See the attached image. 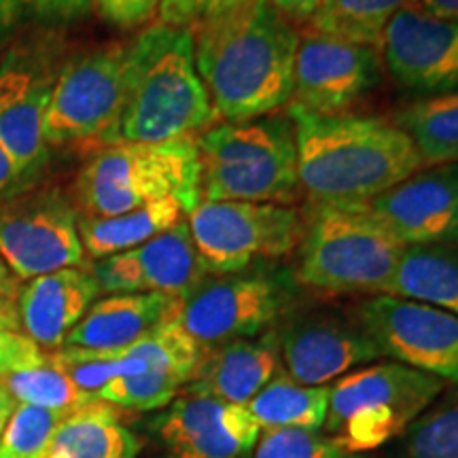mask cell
I'll use <instances>...</instances> for the list:
<instances>
[{"mask_svg": "<svg viewBox=\"0 0 458 458\" xmlns=\"http://www.w3.org/2000/svg\"><path fill=\"white\" fill-rule=\"evenodd\" d=\"M100 291L106 293H168L182 297L206 276L191 232L182 219L148 242L100 259L94 266Z\"/></svg>", "mask_w": 458, "mask_h": 458, "instance_id": "e0dca14e", "label": "cell"}, {"mask_svg": "<svg viewBox=\"0 0 458 458\" xmlns=\"http://www.w3.org/2000/svg\"><path fill=\"white\" fill-rule=\"evenodd\" d=\"M377 49L403 89L425 98L458 94V21L405 7L388 21Z\"/></svg>", "mask_w": 458, "mask_h": 458, "instance_id": "5bb4252c", "label": "cell"}, {"mask_svg": "<svg viewBox=\"0 0 458 458\" xmlns=\"http://www.w3.org/2000/svg\"><path fill=\"white\" fill-rule=\"evenodd\" d=\"M300 187L317 204H365L422 170L420 153L394 122L314 114L289 105Z\"/></svg>", "mask_w": 458, "mask_h": 458, "instance_id": "7a4b0ae2", "label": "cell"}, {"mask_svg": "<svg viewBox=\"0 0 458 458\" xmlns=\"http://www.w3.org/2000/svg\"><path fill=\"white\" fill-rule=\"evenodd\" d=\"M280 368V346L272 335L263 340H233L204 351L189 391L233 405H249Z\"/></svg>", "mask_w": 458, "mask_h": 458, "instance_id": "7402d4cb", "label": "cell"}, {"mask_svg": "<svg viewBox=\"0 0 458 458\" xmlns=\"http://www.w3.org/2000/svg\"><path fill=\"white\" fill-rule=\"evenodd\" d=\"M182 385H187V380L179 374L147 368L140 374L122 376L117 380L108 382L96 394V399L111 405H119V408L148 411L164 408L170 401H174Z\"/></svg>", "mask_w": 458, "mask_h": 458, "instance_id": "4dcf8cb0", "label": "cell"}, {"mask_svg": "<svg viewBox=\"0 0 458 458\" xmlns=\"http://www.w3.org/2000/svg\"><path fill=\"white\" fill-rule=\"evenodd\" d=\"M278 346L286 376L306 386H323L359 365L385 357L359 323L329 314L297 318L283 331Z\"/></svg>", "mask_w": 458, "mask_h": 458, "instance_id": "ac0fdd59", "label": "cell"}, {"mask_svg": "<svg viewBox=\"0 0 458 458\" xmlns=\"http://www.w3.org/2000/svg\"><path fill=\"white\" fill-rule=\"evenodd\" d=\"M100 293L91 270L64 267L32 278L20 295V323L41 348H60Z\"/></svg>", "mask_w": 458, "mask_h": 458, "instance_id": "ffe728a7", "label": "cell"}, {"mask_svg": "<svg viewBox=\"0 0 458 458\" xmlns=\"http://www.w3.org/2000/svg\"><path fill=\"white\" fill-rule=\"evenodd\" d=\"M365 206L403 246H454L458 164L418 170Z\"/></svg>", "mask_w": 458, "mask_h": 458, "instance_id": "9a60e30c", "label": "cell"}, {"mask_svg": "<svg viewBox=\"0 0 458 458\" xmlns=\"http://www.w3.org/2000/svg\"><path fill=\"white\" fill-rule=\"evenodd\" d=\"M68 414L20 403L0 435V458H41Z\"/></svg>", "mask_w": 458, "mask_h": 458, "instance_id": "1f68e13d", "label": "cell"}, {"mask_svg": "<svg viewBox=\"0 0 458 458\" xmlns=\"http://www.w3.org/2000/svg\"><path fill=\"white\" fill-rule=\"evenodd\" d=\"M199 199L283 204L300 193L289 114L221 122L198 136Z\"/></svg>", "mask_w": 458, "mask_h": 458, "instance_id": "5b68a950", "label": "cell"}, {"mask_svg": "<svg viewBox=\"0 0 458 458\" xmlns=\"http://www.w3.org/2000/svg\"><path fill=\"white\" fill-rule=\"evenodd\" d=\"M139 442L113 405L94 399L68 414L41 458H136Z\"/></svg>", "mask_w": 458, "mask_h": 458, "instance_id": "603a6c76", "label": "cell"}, {"mask_svg": "<svg viewBox=\"0 0 458 458\" xmlns=\"http://www.w3.org/2000/svg\"><path fill=\"white\" fill-rule=\"evenodd\" d=\"M380 51L327 34L300 37L291 106L314 114H342L382 79Z\"/></svg>", "mask_w": 458, "mask_h": 458, "instance_id": "4fadbf2b", "label": "cell"}, {"mask_svg": "<svg viewBox=\"0 0 458 458\" xmlns=\"http://www.w3.org/2000/svg\"><path fill=\"white\" fill-rule=\"evenodd\" d=\"M15 408H17V401L13 399V394L0 385V435H3L4 427H7L9 418L15 411Z\"/></svg>", "mask_w": 458, "mask_h": 458, "instance_id": "60d3db41", "label": "cell"}, {"mask_svg": "<svg viewBox=\"0 0 458 458\" xmlns=\"http://www.w3.org/2000/svg\"><path fill=\"white\" fill-rule=\"evenodd\" d=\"M20 174H17L13 162H11L9 153L0 145V198H7L20 185Z\"/></svg>", "mask_w": 458, "mask_h": 458, "instance_id": "ab89813d", "label": "cell"}, {"mask_svg": "<svg viewBox=\"0 0 458 458\" xmlns=\"http://www.w3.org/2000/svg\"><path fill=\"white\" fill-rule=\"evenodd\" d=\"M0 257L24 280L83 266L72 199L55 187L13 191L0 199Z\"/></svg>", "mask_w": 458, "mask_h": 458, "instance_id": "30bf717a", "label": "cell"}, {"mask_svg": "<svg viewBox=\"0 0 458 458\" xmlns=\"http://www.w3.org/2000/svg\"><path fill=\"white\" fill-rule=\"evenodd\" d=\"M191 34L216 119L250 122L289 105L300 34L270 0H253Z\"/></svg>", "mask_w": 458, "mask_h": 458, "instance_id": "6da1fadb", "label": "cell"}, {"mask_svg": "<svg viewBox=\"0 0 458 458\" xmlns=\"http://www.w3.org/2000/svg\"><path fill=\"white\" fill-rule=\"evenodd\" d=\"M270 3L289 21H310L314 11L318 9L320 0H270Z\"/></svg>", "mask_w": 458, "mask_h": 458, "instance_id": "74e56055", "label": "cell"}, {"mask_svg": "<svg viewBox=\"0 0 458 458\" xmlns=\"http://www.w3.org/2000/svg\"><path fill=\"white\" fill-rule=\"evenodd\" d=\"M215 122L191 30L157 21L128 43L122 111L98 147L168 142L196 136Z\"/></svg>", "mask_w": 458, "mask_h": 458, "instance_id": "3957f363", "label": "cell"}, {"mask_svg": "<svg viewBox=\"0 0 458 458\" xmlns=\"http://www.w3.org/2000/svg\"><path fill=\"white\" fill-rule=\"evenodd\" d=\"M289 283L267 272L202 278L181 297L179 325L204 351L261 334L283 314Z\"/></svg>", "mask_w": 458, "mask_h": 458, "instance_id": "8fae6325", "label": "cell"}, {"mask_svg": "<svg viewBox=\"0 0 458 458\" xmlns=\"http://www.w3.org/2000/svg\"><path fill=\"white\" fill-rule=\"evenodd\" d=\"M162 0H94V7L106 21L122 28H136L151 21Z\"/></svg>", "mask_w": 458, "mask_h": 458, "instance_id": "8d00e7d4", "label": "cell"}, {"mask_svg": "<svg viewBox=\"0 0 458 458\" xmlns=\"http://www.w3.org/2000/svg\"><path fill=\"white\" fill-rule=\"evenodd\" d=\"M405 246L365 204H317L303 223L300 283L325 293H386Z\"/></svg>", "mask_w": 458, "mask_h": 458, "instance_id": "8992f818", "label": "cell"}, {"mask_svg": "<svg viewBox=\"0 0 458 458\" xmlns=\"http://www.w3.org/2000/svg\"><path fill=\"white\" fill-rule=\"evenodd\" d=\"M187 216L198 259L215 276L246 272L253 263L293 253L306 223L293 206L233 199H199Z\"/></svg>", "mask_w": 458, "mask_h": 458, "instance_id": "ba28073f", "label": "cell"}, {"mask_svg": "<svg viewBox=\"0 0 458 458\" xmlns=\"http://www.w3.org/2000/svg\"><path fill=\"white\" fill-rule=\"evenodd\" d=\"M249 3L253 0H162L157 15L159 24L193 30L208 21L221 20Z\"/></svg>", "mask_w": 458, "mask_h": 458, "instance_id": "d590c367", "label": "cell"}, {"mask_svg": "<svg viewBox=\"0 0 458 458\" xmlns=\"http://www.w3.org/2000/svg\"><path fill=\"white\" fill-rule=\"evenodd\" d=\"M357 323L399 363L458 385V317L393 295L363 301Z\"/></svg>", "mask_w": 458, "mask_h": 458, "instance_id": "7c38bea8", "label": "cell"}, {"mask_svg": "<svg viewBox=\"0 0 458 458\" xmlns=\"http://www.w3.org/2000/svg\"><path fill=\"white\" fill-rule=\"evenodd\" d=\"M442 377L399 363H376L329 388L325 428L344 450H374L411 427L439 397Z\"/></svg>", "mask_w": 458, "mask_h": 458, "instance_id": "52a82bcc", "label": "cell"}, {"mask_svg": "<svg viewBox=\"0 0 458 458\" xmlns=\"http://www.w3.org/2000/svg\"><path fill=\"white\" fill-rule=\"evenodd\" d=\"M0 385L7 388L13 394V399L20 401V403L37 405V408L45 410L74 411L96 399L79 391L68 380L64 371L51 360V354H47L43 360H38V363L3 376L0 377Z\"/></svg>", "mask_w": 458, "mask_h": 458, "instance_id": "f1b7e54d", "label": "cell"}, {"mask_svg": "<svg viewBox=\"0 0 458 458\" xmlns=\"http://www.w3.org/2000/svg\"><path fill=\"white\" fill-rule=\"evenodd\" d=\"M179 199L189 215L199 202L196 136L156 145L98 147L72 182L79 216H117L159 199Z\"/></svg>", "mask_w": 458, "mask_h": 458, "instance_id": "277c9868", "label": "cell"}, {"mask_svg": "<svg viewBox=\"0 0 458 458\" xmlns=\"http://www.w3.org/2000/svg\"><path fill=\"white\" fill-rule=\"evenodd\" d=\"M411 4L414 0H320L310 30L377 49L388 21Z\"/></svg>", "mask_w": 458, "mask_h": 458, "instance_id": "83f0119b", "label": "cell"}, {"mask_svg": "<svg viewBox=\"0 0 458 458\" xmlns=\"http://www.w3.org/2000/svg\"><path fill=\"white\" fill-rule=\"evenodd\" d=\"M168 458H249L261 427L244 405L189 391L156 420Z\"/></svg>", "mask_w": 458, "mask_h": 458, "instance_id": "2e32d148", "label": "cell"}, {"mask_svg": "<svg viewBox=\"0 0 458 458\" xmlns=\"http://www.w3.org/2000/svg\"><path fill=\"white\" fill-rule=\"evenodd\" d=\"M181 297L168 293H114L91 303L62 346L117 352L179 317Z\"/></svg>", "mask_w": 458, "mask_h": 458, "instance_id": "44dd1931", "label": "cell"}, {"mask_svg": "<svg viewBox=\"0 0 458 458\" xmlns=\"http://www.w3.org/2000/svg\"><path fill=\"white\" fill-rule=\"evenodd\" d=\"M125 71V43L83 51L66 62L55 77L45 113V145L89 142L98 147L122 111Z\"/></svg>", "mask_w": 458, "mask_h": 458, "instance_id": "9c48e42d", "label": "cell"}, {"mask_svg": "<svg viewBox=\"0 0 458 458\" xmlns=\"http://www.w3.org/2000/svg\"><path fill=\"white\" fill-rule=\"evenodd\" d=\"M54 81L20 66L0 71V145L9 153L20 181L30 179L47 159L45 113Z\"/></svg>", "mask_w": 458, "mask_h": 458, "instance_id": "d6986e66", "label": "cell"}, {"mask_svg": "<svg viewBox=\"0 0 458 458\" xmlns=\"http://www.w3.org/2000/svg\"><path fill=\"white\" fill-rule=\"evenodd\" d=\"M185 215L179 199L165 198L117 216H100V219L79 216V236L85 253L94 259H106L168 232L179 225Z\"/></svg>", "mask_w": 458, "mask_h": 458, "instance_id": "d4e9b609", "label": "cell"}, {"mask_svg": "<svg viewBox=\"0 0 458 458\" xmlns=\"http://www.w3.org/2000/svg\"><path fill=\"white\" fill-rule=\"evenodd\" d=\"M94 9V0H0V24L20 21L66 24L81 20Z\"/></svg>", "mask_w": 458, "mask_h": 458, "instance_id": "e575fe53", "label": "cell"}, {"mask_svg": "<svg viewBox=\"0 0 458 458\" xmlns=\"http://www.w3.org/2000/svg\"><path fill=\"white\" fill-rule=\"evenodd\" d=\"M51 360L68 376L79 391L96 397L108 382L122 376L140 374L147 363L136 357H119L117 352L85 351V348L60 346L51 352Z\"/></svg>", "mask_w": 458, "mask_h": 458, "instance_id": "f546056e", "label": "cell"}, {"mask_svg": "<svg viewBox=\"0 0 458 458\" xmlns=\"http://www.w3.org/2000/svg\"><path fill=\"white\" fill-rule=\"evenodd\" d=\"M405 454L408 458H458V394L411 422Z\"/></svg>", "mask_w": 458, "mask_h": 458, "instance_id": "d6a6232c", "label": "cell"}, {"mask_svg": "<svg viewBox=\"0 0 458 458\" xmlns=\"http://www.w3.org/2000/svg\"><path fill=\"white\" fill-rule=\"evenodd\" d=\"M385 295L458 317V253L450 246H405Z\"/></svg>", "mask_w": 458, "mask_h": 458, "instance_id": "cb8c5ba5", "label": "cell"}, {"mask_svg": "<svg viewBox=\"0 0 458 458\" xmlns=\"http://www.w3.org/2000/svg\"><path fill=\"white\" fill-rule=\"evenodd\" d=\"M253 458H357L329 435L310 428H272L263 433Z\"/></svg>", "mask_w": 458, "mask_h": 458, "instance_id": "836d02e7", "label": "cell"}, {"mask_svg": "<svg viewBox=\"0 0 458 458\" xmlns=\"http://www.w3.org/2000/svg\"><path fill=\"white\" fill-rule=\"evenodd\" d=\"M11 286V276H9V267L7 263L3 261V257H0V297L9 291Z\"/></svg>", "mask_w": 458, "mask_h": 458, "instance_id": "b9f144b4", "label": "cell"}, {"mask_svg": "<svg viewBox=\"0 0 458 458\" xmlns=\"http://www.w3.org/2000/svg\"><path fill=\"white\" fill-rule=\"evenodd\" d=\"M11 325H13V320H11V317H9V312L4 310L3 306H0V331L3 329H9Z\"/></svg>", "mask_w": 458, "mask_h": 458, "instance_id": "7bdbcfd3", "label": "cell"}, {"mask_svg": "<svg viewBox=\"0 0 458 458\" xmlns=\"http://www.w3.org/2000/svg\"><path fill=\"white\" fill-rule=\"evenodd\" d=\"M394 123L414 142L422 164H458V94L410 102L394 114Z\"/></svg>", "mask_w": 458, "mask_h": 458, "instance_id": "4316f807", "label": "cell"}, {"mask_svg": "<svg viewBox=\"0 0 458 458\" xmlns=\"http://www.w3.org/2000/svg\"><path fill=\"white\" fill-rule=\"evenodd\" d=\"M329 405L327 386H306L286 374H276L249 401L246 410L257 425L272 428H310L318 431L325 425Z\"/></svg>", "mask_w": 458, "mask_h": 458, "instance_id": "484cf974", "label": "cell"}, {"mask_svg": "<svg viewBox=\"0 0 458 458\" xmlns=\"http://www.w3.org/2000/svg\"><path fill=\"white\" fill-rule=\"evenodd\" d=\"M411 7L420 9L422 13L439 17V20L458 21V0H414Z\"/></svg>", "mask_w": 458, "mask_h": 458, "instance_id": "f35d334b", "label": "cell"}]
</instances>
